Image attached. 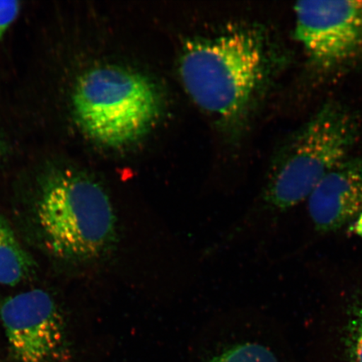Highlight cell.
I'll use <instances>...</instances> for the list:
<instances>
[{"mask_svg":"<svg viewBox=\"0 0 362 362\" xmlns=\"http://www.w3.org/2000/svg\"><path fill=\"white\" fill-rule=\"evenodd\" d=\"M294 35L310 64L323 74L362 58V0L300 1Z\"/></svg>","mask_w":362,"mask_h":362,"instance_id":"obj_5","label":"cell"},{"mask_svg":"<svg viewBox=\"0 0 362 362\" xmlns=\"http://www.w3.org/2000/svg\"><path fill=\"white\" fill-rule=\"evenodd\" d=\"M318 232H336L362 214V158L349 157L320 181L307 199Z\"/></svg>","mask_w":362,"mask_h":362,"instance_id":"obj_7","label":"cell"},{"mask_svg":"<svg viewBox=\"0 0 362 362\" xmlns=\"http://www.w3.org/2000/svg\"><path fill=\"white\" fill-rule=\"evenodd\" d=\"M347 312L345 345L350 362H362V289L353 296Z\"/></svg>","mask_w":362,"mask_h":362,"instance_id":"obj_10","label":"cell"},{"mask_svg":"<svg viewBox=\"0 0 362 362\" xmlns=\"http://www.w3.org/2000/svg\"><path fill=\"white\" fill-rule=\"evenodd\" d=\"M255 28L228 30L185 47L180 70L189 97L230 123L245 115L268 74L269 48Z\"/></svg>","mask_w":362,"mask_h":362,"instance_id":"obj_2","label":"cell"},{"mask_svg":"<svg viewBox=\"0 0 362 362\" xmlns=\"http://www.w3.org/2000/svg\"><path fill=\"white\" fill-rule=\"evenodd\" d=\"M0 320L15 362H70L64 319L53 297L31 289L0 304Z\"/></svg>","mask_w":362,"mask_h":362,"instance_id":"obj_6","label":"cell"},{"mask_svg":"<svg viewBox=\"0 0 362 362\" xmlns=\"http://www.w3.org/2000/svg\"><path fill=\"white\" fill-rule=\"evenodd\" d=\"M21 11V4L18 1H0V39L13 21L17 19Z\"/></svg>","mask_w":362,"mask_h":362,"instance_id":"obj_11","label":"cell"},{"mask_svg":"<svg viewBox=\"0 0 362 362\" xmlns=\"http://www.w3.org/2000/svg\"><path fill=\"white\" fill-rule=\"evenodd\" d=\"M76 120L95 142L110 148L141 139L161 115L160 90L148 76L106 65L81 76L74 93Z\"/></svg>","mask_w":362,"mask_h":362,"instance_id":"obj_3","label":"cell"},{"mask_svg":"<svg viewBox=\"0 0 362 362\" xmlns=\"http://www.w3.org/2000/svg\"><path fill=\"white\" fill-rule=\"evenodd\" d=\"M33 216L44 245L63 260L101 261L119 243L110 194L96 180L79 171L49 172L36 193Z\"/></svg>","mask_w":362,"mask_h":362,"instance_id":"obj_1","label":"cell"},{"mask_svg":"<svg viewBox=\"0 0 362 362\" xmlns=\"http://www.w3.org/2000/svg\"><path fill=\"white\" fill-rule=\"evenodd\" d=\"M3 151L2 140L0 139V157H1Z\"/></svg>","mask_w":362,"mask_h":362,"instance_id":"obj_12","label":"cell"},{"mask_svg":"<svg viewBox=\"0 0 362 362\" xmlns=\"http://www.w3.org/2000/svg\"><path fill=\"white\" fill-rule=\"evenodd\" d=\"M359 134L355 113L341 103L325 104L276 163L265 189V202L283 211L307 200L320 181L350 157Z\"/></svg>","mask_w":362,"mask_h":362,"instance_id":"obj_4","label":"cell"},{"mask_svg":"<svg viewBox=\"0 0 362 362\" xmlns=\"http://www.w3.org/2000/svg\"><path fill=\"white\" fill-rule=\"evenodd\" d=\"M192 362H279L274 351L260 342L238 341L203 352Z\"/></svg>","mask_w":362,"mask_h":362,"instance_id":"obj_9","label":"cell"},{"mask_svg":"<svg viewBox=\"0 0 362 362\" xmlns=\"http://www.w3.org/2000/svg\"><path fill=\"white\" fill-rule=\"evenodd\" d=\"M33 269V262L10 225L0 216V284L15 286Z\"/></svg>","mask_w":362,"mask_h":362,"instance_id":"obj_8","label":"cell"}]
</instances>
